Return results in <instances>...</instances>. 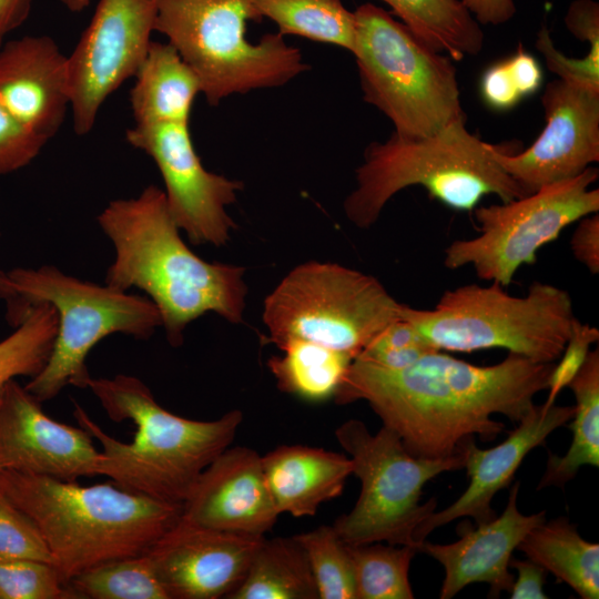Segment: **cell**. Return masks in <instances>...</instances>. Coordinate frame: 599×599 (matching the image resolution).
Instances as JSON below:
<instances>
[{"label": "cell", "mask_w": 599, "mask_h": 599, "mask_svg": "<svg viewBox=\"0 0 599 599\" xmlns=\"http://www.w3.org/2000/svg\"><path fill=\"white\" fill-rule=\"evenodd\" d=\"M158 0H99L89 26L67 55L73 130L88 134L106 99L143 62L155 31Z\"/></svg>", "instance_id": "cell-13"}, {"label": "cell", "mask_w": 599, "mask_h": 599, "mask_svg": "<svg viewBox=\"0 0 599 599\" xmlns=\"http://www.w3.org/2000/svg\"><path fill=\"white\" fill-rule=\"evenodd\" d=\"M356 599H413L409 566L418 552L409 545H348Z\"/></svg>", "instance_id": "cell-31"}, {"label": "cell", "mask_w": 599, "mask_h": 599, "mask_svg": "<svg viewBox=\"0 0 599 599\" xmlns=\"http://www.w3.org/2000/svg\"><path fill=\"white\" fill-rule=\"evenodd\" d=\"M229 599H319L308 558L293 537L262 539Z\"/></svg>", "instance_id": "cell-25"}, {"label": "cell", "mask_w": 599, "mask_h": 599, "mask_svg": "<svg viewBox=\"0 0 599 599\" xmlns=\"http://www.w3.org/2000/svg\"><path fill=\"white\" fill-rule=\"evenodd\" d=\"M554 364L508 353L497 364L478 366L443 351L398 370L353 359L333 399L365 400L412 455L446 458L470 437L491 441L501 434L505 424L495 414L518 423L535 395L547 389Z\"/></svg>", "instance_id": "cell-1"}, {"label": "cell", "mask_w": 599, "mask_h": 599, "mask_svg": "<svg viewBox=\"0 0 599 599\" xmlns=\"http://www.w3.org/2000/svg\"><path fill=\"white\" fill-rule=\"evenodd\" d=\"M0 489L38 527L65 585L100 564L146 552L182 514V505L113 481L81 486L0 469Z\"/></svg>", "instance_id": "cell-4"}, {"label": "cell", "mask_w": 599, "mask_h": 599, "mask_svg": "<svg viewBox=\"0 0 599 599\" xmlns=\"http://www.w3.org/2000/svg\"><path fill=\"white\" fill-rule=\"evenodd\" d=\"M522 98L536 93L542 83V71L538 61L521 45L507 58Z\"/></svg>", "instance_id": "cell-44"}, {"label": "cell", "mask_w": 599, "mask_h": 599, "mask_svg": "<svg viewBox=\"0 0 599 599\" xmlns=\"http://www.w3.org/2000/svg\"><path fill=\"white\" fill-rule=\"evenodd\" d=\"M262 17L252 0H158L155 31L197 74L211 105L233 94L285 85L309 65L281 33L257 42L247 23Z\"/></svg>", "instance_id": "cell-7"}, {"label": "cell", "mask_w": 599, "mask_h": 599, "mask_svg": "<svg viewBox=\"0 0 599 599\" xmlns=\"http://www.w3.org/2000/svg\"><path fill=\"white\" fill-rule=\"evenodd\" d=\"M263 538L204 528L180 518L146 555L169 599H229Z\"/></svg>", "instance_id": "cell-17"}, {"label": "cell", "mask_w": 599, "mask_h": 599, "mask_svg": "<svg viewBox=\"0 0 599 599\" xmlns=\"http://www.w3.org/2000/svg\"><path fill=\"white\" fill-rule=\"evenodd\" d=\"M519 484L511 487L500 516L465 531L455 542L440 545L425 539L418 544V552L430 556L445 569L440 599L453 598L475 582L488 583L489 597L510 591L515 580L508 569L511 555L527 534L546 520L545 511L524 515L518 510Z\"/></svg>", "instance_id": "cell-20"}, {"label": "cell", "mask_w": 599, "mask_h": 599, "mask_svg": "<svg viewBox=\"0 0 599 599\" xmlns=\"http://www.w3.org/2000/svg\"><path fill=\"white\" fill-rule=\"evenodd\" d=\"M413 34L451 60L479 53L484 44L480 24L460 0H382Z\"/></svg>", "instance_id": "cell-27"}, {"label": "cell", "mask_w": 599, "mask_h": 599, "mask_svg": "<svg viewBox=\"0 0 599 599\" xmlns=\"http://www.w3.org/2000/svg\"><path fill=\"white\" fill-rule=\"evenodd\" d=\"M1 392H2V388H0V398H1Z\"/></svg>", "instance_id": "cell-49"}, {"label": "cell", "mask_w": 599, "mask_h": 599, "mask_svg": "<svg viewBox=\"0 0 599 599\" xmlns=\"http://www.w3.org/2000/svg\"><path fill=\"white\" fill-rule=\"evenodd\" d=\"M400 315L438 351L471 353L504 348L539 363H555L577 319L569 293L534 282L525 296L504 286L447 290L433 308L403 305Z\"/></svg>", "instance_id": "cell-8"}, {"label": "cell", "mask_w": 599, "mask_h": 599, "mask_svg": "<svg viewBox=\"0 0 599 599\" xmlns=\"http://www.w3.org/2000/svg\"><path fill=\"white\" fill-rule=\"evenodd\" d=\"M479 24L498 26L516 13L514 0H460Z\"/></svg>", "instance_id": "cell-45"}, {"label": "cell", "mask_w": 599, "mask_h": 599, "mask_svg": "<svg viewBox=\"0 0 599 599\" xmlns=\"http://www.w3.org/2000/svg\"><path fill=\"white\" fill-rule=\"evenodd\" d=\"M304 548L319 599H356L349 548L332 526L294 536Z\"/></svg>", "instance_id": "cell-33"}, {"label": "cell", "mask_w": 599, "mask_h": 599, "mask_svg": "<svg viewBox=\"0 0 599 599\" xmlns=\"http://www.w3.org/2000/svg\"><path fill=\"white\" fill-rule=\"evenodd\" d=\"M509 567L515 568L518 577L510 589L511 599H547L544 585L547 570L537 562L526 559H510Z\"/></svg>", "instance_id": "cell-43"}, {"label": "cell", "mask_w": 599, "mask_h": 599, "mask_svg": "<svg viewBox=\"0 0 599 599\" xmlns=\"http://www.w3.org/2000/svg\"><path fill=\"white\" fill-rule=\"evenodd\" d=\"M33 0H0V47L28 19Z\"/></svg>", "instance_id": "cell-46"}, {"label": "cell", "mask_w": 599, "mask_h": 599, "mask_svg": "<svg viewBox=\"0 0 599 599\" xmlns=\"http://www.w3.org/2000/svg\"><path fill=\"white\" fill-rule=\"evenodd\" d=\"M98 223L115 252L105 284L146 293L171 346H181L187 325L206 313L242 322L244 267L197 256L183 241L162 189L151 184L136 197L109 202Z\"/></svg>", "instance_id": "cell-2"}, {"label": "cell", "mask_w": 599, "mask_h": 599, "mask_svg": "<svg viewBox=\"0 0 599 599\" xmlns=\"http://www.w3.org/2000/svg\"><path fill=\"white\" fill-rule=\"evenodd\" d=\"M71 12H80L90 4V0H59Z\"/></svg>", "instance_id": "cell-48"}, {"label": "cell", "mask_w": 599, "mask_h": 599, "mask_svg": "<svg viewBox=\"0 0 599 599\" xmlns=\"http://www.w3.org/2000/svg\"><path fill=\"white\" fill-rule=\"evenodd\" d=\"M517 549L580 598H599V545L585 540L566 517L545 520L527 534Z\"/></svg>", "instance_id": "cell-24"}, {"label": "cell", "mask_w": 599, "mask_h": 599, "mask_svg": "<svg viewBox=\"0 0 599 599\" xmlns=\"http://www.w3.org/2000/svg\"><path fill=\"white\" fill-rule=\"evenodd\" d=\"M87 388L111 420H130L136 428L131 443L120 441L73 402L79 426L102 446L97 475L164 502H184L202 471L230 447L243 420L238 409L213 420L177 416L162 407L150 388L131 375L90 377Z\"/></svg>", "instance_id": "cell-3"}, {"label": "cell", "mask_w": 599, "mask_h": 599, "mask_svg": "<svg viewBox=\"0 0 599 599\" xmlns=\"http://www.w3.org/2000/svg\"><path fill=\"white\" fill-rule=\"evenodd\" d=\"M14 328L0 342V388L17 376L32 378L42 370L57 336V312L48 303L35 304Z\"/></svg>", "instance_id": "cell-32"}, {"label": "cell", "mask_w": 599, "mask_h": 599, "mask_svg": "<svg viewBox=\"0 0 599 599\" xmlns=\"http://www.w3.org/2000/svg\"><path fill=\"white\" fill-rule=\"evenodd\" d=\"M599 341V329L578 318L573 323L571 334L559 356V363L554 364L548 379V397L545 402L550 406L555 404L560 392L568 387L571 380L583 366L590 346Z\"/></svg>", "instance_id": "cell-39"}, {"label": "cell", "mask_w": 599, "mask_h": 599, "mask_svg": "<svg viewBox=\"0 0 599 599\" xmlns=\"http://www.w3.org/2000/svg\"><path fill=\"white\" fill-rule=\"evenodd\" d=\"M575 406L532 405L500 444L488 449L476 446L474 437L465 440L460 449L469 485L460 497L440 511L432 512L416 529V547L436 528L450 521L470 517L477 525L493 520L497 515L491 508L495 495L506 488L524 458L535 447L545 443L557 428L573 416Z\"/></svg>", "instance_id": "cell-19"}, {"label": "cell", "mask_w": 599, "mask_h": 599, "mask_svg": "<svg viewBox=\"0 0 599 599\" xmlns=\"http://www.w3.org/2000/svg\"><path fill=\"white\" fill-rule=\"evenodd\" d=\"M438 351L402 315L386 326L354 358L372 366L398 370Z\"/></svg>", "instance_id": "cell-35"}, {"label": "cell", "mask_w": 599, "mask_h": 599, "mask_svg": "<svg viewBox=\"0 0 599 599\" xmlns=\"http://www.w3.org/2000/svg\"><path fill=\"white\" fill-rule=\"evenodd\" d=\"M48 141L0 104V175L28 165Z\"/></svg>", "instance_id": "cell-37"}, {"label": "cell", "mask_w": 599, "mask_h": 599, "mask_svg": "<svg viewBox=\"0 0 599 599\" xmlns=\"http://www.w3.org/2000/svg\"><path fill=\"white\" fill-rule=\"evenodd\" d=\"M0 104L50 140L70 108L67 55L49 35H26L0 47Z\"/></svg>", "instance_id": "cell-21"}, {"label": "cell", "mask_w": 599, "mask_h": 599, "mask_svg": "<svg viewBox=\"0 0 599 599\" xmlns=\"http://www.w3.org/2000/svg\"><path fill=\"white\" fill-rule=\"evenodd\" d=\"M91 435L48 416L14 379L0 398V469L64 481L97 475L101 453Z\"/></svg>", "instance_id": "cell-16"}, {"label": "cell", "mask_w": 599, "mask_h": 599, "mask_svg": "<svg viewBox=\"0 0 599 599\" xmlns=\"http://www.w3.org/2000/svg\"><path fill=\"white\" fill-rule=\"evenodd\" d=\"M282 35L294 34L352 52L355 16L341 0H252Z\"/></svg>", "instance_id": "cell-29"}, {"label": "cell", "mask_w": 599, "mask_h": 599, "mask_svg": "<svg viewBox=\"0 0 599 599\" xmlns=\"http://www.w3.org/2000/svg\"><path fill=\"white\" fill-rule=\"evenodd\" d=\"M282 354L267 361L277 387L308 402L334 398L353 357L343 352L303 339L280 347Z\"/></svg>", "instance_id": "cell-28"}, {"label": "cell", "mask_w": 599, "mask_h": 599, "mask_svg": "<svg viewBox=\"0 0 599 599\" xmlns=\"http://www.w3.org/2000/svg\"><path fill=\"white\" fill-rule=\"evenodd\" d=\"M0 559H32L52 564L34 522L0 489Z\"/></svg>", "instance_id": "cell-36"}, {"label": "cell", "mask_w": 599, "mask_h": 599, "mask_svg": "<svg viewBox=\"0 0 599 599\" xmlns=\"http://www.w3.org/2000/svg\"><path fill=\"white\" fill-rule=\"evenodd\" d=\"M396 301L374 276L332 262L292 268L263 303L268 342L303 339L355 358L400 317Z\"/></svg>", "instance_id": "cell-10"}, {"label": "cell", "mask_w": 599, "mask_h": 599, "mask_svg": "<svg viewBox=\"0 0 599 599\" xmlns=\"http://www.w3.org/2000/svg\"><path fill=\"white\" fill-rule=\"evenodd\" d=\"M480 94L484 102L497 111L510 110L524 99L507 59L485 70L480 79Z\"/></svg>", "instance_id": "cell-40"}, {"label": "cell", "mask_w": 599, "mask_h": 599, "mask_svg": "<svg viewBox=\"0 0 599 599\" xmlns=\"http://www.w3.org/2000/svg\"><path fill=\"white\" fill-rule=\"evenodd\" d=\"M125 138L156 164L169 210L189 241L225 245L236 227L226 207L236 201L244 184L204 167L189 123L134 124Z\"/></svg>", "instance_id": "cell-14"}, {"label": "cell", "mask_w": 599, "mask_h": 599, "mask_svg": "<svg viewBox=\"0 0 599 599\" xmlns=\"http://www.w3.org/2000/svg\"><path fill=\"white\" fill-rule=\"evenodd\" d=\"M130 92L135 124L189 123L200 79L169 42L152 41Z\"/></svg>", "instance_id": "cell-23"}, {"label": "cell", "mask_w": 599, "mask_h": 599, "mask_svg": "<svg viewBox=\"0 0 599 599\" xmlns=\"http://www.w3.org/2000/svg\"><path fill=\"white\" fill-rule=\"evenodd\" d=\"M352 50L364 100L403 138H425L466 120L456 68L448 55L419 40L372 3L355 11Z\"/></svg>", "instance_id": "cell-9"}, {"label": "cell", "mask_w": 599, "mask_h": 599, "mask_svg": "<svg viewBox=\"0 0 599 599\" xmlns=\"http://www.w3.org/2000/svg\"><path fill=\"white\" fill-rule=\"evenodd\" d=\"M570 248L577 261L591 274L599 273V215L589 214L578 221L570 240Z\"/></svg>", "instance_id": "cell-41"}, {"label": "cell", "mask_w": 599, "mask_h": 599, "mask_svg": "<svg viewBox=\"0 0 599 599\" xmlns=\"http://www.w3.org/2000/svg\"><path fill=\"white\" fill-rule=\"evenodd\" d=\"M536 47L545 57L547 68L560 80L599 92V48H589L581 59L567 58L556 49L545 26L538 32Z\"/></svg>", "instance_id": "cell-38"}, {"label": "cell", "mask_w": 599, "mask_h": 599, "mask_svg": "<svg viewBox=\"0 0 599 599\" xmlns=\"http://www.w3.org/2000/svg\"><path fill=\"white\" fill-rule=\"evenodd\" d=\"M14 296L8 301L7 319L16 327L39 303L52 305L58 331L42 370L24 386L41 403L65 386L87 388V357L104 337L121 333L148 339L162 327L161 315L146 296L130 294L64 274L53 265L7 272Z\"/></svg>", "instance_id": "cell-6"}, {"label": "cell", "mask_w": 599, "mask_h": 599, "mask_svg": "<svg viewBox=\"0 0 599 599\" xmlns=\"http://www.w3.org/2000/svg\"><path fill=\"white\" fill-rule=\"evenodd\" d=\"M14 296V291L8 273L0 271V298L10 301Z\"/></svg>", "instance_id": "cell-47"}, {"label": "cell", "mask_w": 599, "mask_h": 599, "mask_svg": "<svg viewBox=\"0 0 599 599\" xmlns=\"http://www.w3.org/2000/svg\"><path fill=\"white\" fill-rule=\"evenodd\" d=\"M0 599H75L51 562L0 559Z\"/></svg>", "instance_id": "cell-34"}, {"label": "cell", "mask_w": 599, "mask_h": 599, "mask_svg": "<svg viewBox=\"0 0 599 599\" xmlns=\"http://www.w3.org/2000/svg\"><path fill=\"white\" fill-rule=\"evenodd\" d=\"M335 437L361 481L355 506L333 524L338 536L351 546L386 541L417 549L415 531L437 507L435 497L420 504L423 487L444 471L464 468L461 449L446 458L416 457L390 428L383 425L372 434L359 419L339 425Z\"/></svg>", "instance_id": "cell-11"}, {"label": "cell", "mask_w": 599, "mask_h": 599, "mask_svg": "<svg viewBox=\"0 0 599 599\" xmlns=\"http://www.w3.org/2000/svg\"><path fill=\"white\" fill-rule=\"evenodd\" d=\"M280 516L268 491L262 456L229 447L200 475L182 504L181 519L204 528L265 537Z\"/></svg>", "instance_id": "cell-18"}, {"label": "cell", "mask_w": 599, "mask_h": 599, "mask_svg": "<svg viewBox=\"0 0 599 599\" xmlns=\"http://www.w3.org/2000/svg\"><path fill=\"white\" fill-rule=\"evenodd\" d=\"M541 104L546 125L528 149L508 154L491 145L496 162L526 194L599 161V92L557 79L546 85Z\"/></svg>", "instance_id": "cell-15"}, {"label": "cell", "mask_w": 599, "mask_h": 599, "mask_svg": "<svg viewBox=\"0 0 599 599\" xmlns=\"http://www.w3.org/2000/svg\"><path fill=\"white\" fill-rule=\"evenodd\" d=\"M491 145L469 132L466 120L430 136L393 133L373 142L356 169V187L344 201L345 215L355 226L368 229L396 193L413 185L457 211H473L486 195L501 202L528 195L496 162Z\"/></svg>", "instance_id": "cell-5"}, {"label": "cell", "mask_w": 599, "mask_h": 599, "mask_svg": "<svg viewBox=\"0 0 599 599\" xmlns=\"http://www.w3.org/2000/svg\"><path fill=\"white\" fill-rule=\"evenodd\" d=\"M576 405L572 441L564 456L549 454L546 471L537 489L548 486L564 488L582 466H599V349L590 351L587 359L569 386Z\"/></svg>", "instance_id": "cell-26"}, {"label": "cell", "mask_w": 599, "mask_h": 599, "mask_svg": "<svg viewBox=\"0 0 599 599\" xmlns=\"http://www.w3.org/2000/svg\"><path fill=\"white\" fill-rule=\"evenodd\" d=\"M272 500L281 514L314 516L322 504L337 498L352 475L348 456L319 447L281 445L262 456Z\"/></svg>", "instance_id": "cell-22"}, {"label": "cell", "mask_w": 599, "mask_h": 599, "mask_svg": "<svg viewBox=\"0 0 599 599\" xmlns=\"http://www.w3.org/2000/svg\"><path fill=\"white\" fill-rule=\"evenodd\" d=\"M597 167L542 186L522 197L476 206L474 215L479 234L455 240L444 251V265L450 270L471 266L484 281L506 287L522 265H532L537 252L557 240L570 224L598 213Z\"/></svg>", "instance_id": "cell-12"}, {"label": "cell", "mask_w": 599, "mask_h": 599, "mask_svg": "<svg viewBox=\"0 0 599 599\" xmlns=\"http://www.w3.org/2000/svg\"><path fill=\"white\" fill-rule=\"evenodd\" d=\"M567 29L589 48H599V4L593 0H575L565 16Z\"/></svg>", "instance_id": "cell-42"}, {"label": "cell", "mask_w": 599, "mask_h": 599, "mask_svg": "<svg viewBox=\"0 0 599 599\" xmlns=\"http://www.w3.org/2000/svg\"><path fill=\"white\" fill-rule=\"evenodd\" d=\"M67 587L75 599H169L146 552L84 570Z\"/></svg>", "instance_id": "cell-30"}]
</instances>
